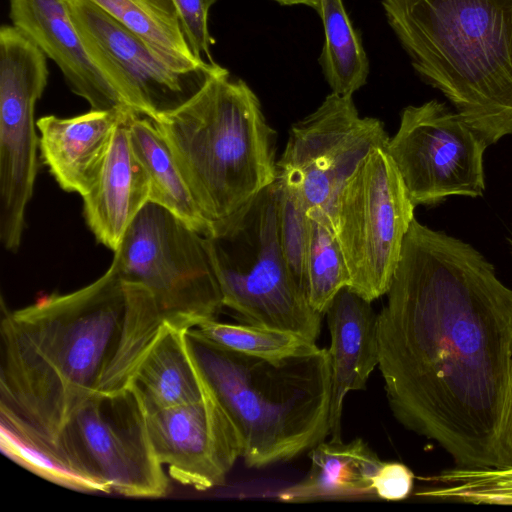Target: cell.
<instances>
[{
	"label": "cell",
	"mask_w": 512,
	"mask_h": 512,
	"mask_svg": "<svg viewBox=\"0 0 512 512\" xmlns=\"http://www.w3.org/2000/svg\"><path fill=\"white\" fill-rule=\"evenodd\" d=\"M500 454L504 468L512 466V371L507 409L500 434Z\"/></svg>",
	"instance_id": "cell-31"
},
{
	"label": "cell",
	"mask_w": 512,
	"mask_h": 512,
	"mask_svg": "<svg viewBox=\"0 0 512 512\" xmlns=\"http://www.w3.org/2000/svg\"><path fill=\"white\" fill-rule=\"evenodd\" d=\"M146 416L157 459L180 484L200 491L222 485L242 455L237 430L208 384L198 401Z\"/></svg>",
	"instance_id": "cell-14"
},
{
	"label": "cell",
	"mask_w": 512,
	"mask_h": 512,
	"mask_svg": "<svg viewBox=\"0 0 512 512\" xmlns=\"http://www.w3.org/2000/svg\"><path fill=\"white\" fill-rule=\"evenodd\" d=\"M111 264L124 282L146 288L175 326L196 328L224 307L207 238L155 203L129 225Z\"/></svg>",
	"instance_id": "cell-7"
},
{
	"label": "cell",
	"mask_w": 512,
	"mask_h": 512,
	"mask_svg": "<svg viewBox=\"0 0 512 512\" xmlns=\"http://www.w3.org/2000/svg\"><path fill=\"white\" fill-rule=\"evenodd\" d=\"M185 35L194 55L208 63H215L211 46L214 39L208 29V15L217 0H172Z\"/></svg>",
	"instance_id": "cell-29"
},
{
	"label": "cell",
	"mask_w": 512,
	"mask_h": 512,
	"mask_svg": "<svg viewBox=\"0 0 512 512\" xmlns=\"http://www.w3.org/2000/svg\"><path fill=\"white\" fill-rule=\"evenodd\" d=\"M390 137L377 118L360 117L352 96L331 92L320 106L294 123L278 174L300 190L309 210L330 215L343 185L375 150L385 149Z\"/></svg>",
	"instance_id": "cell-13"
},
{
	"label": "cell",
	"mask_w": 512,
	"mask_h": 512,
	"mask_svg": "<svg viewBox=\"0 0 512 512\" xmlns=\"http://www.w3.org/2000/svg\"><path fill=\"white\" fill-rule=\"evenodd\" d=\"M89 1L143 40L171 67L188 71L212 64L194 55L172 0Z\"/></svg>",
	"instance_id": "cell-22"
},
{
	"label": "cell",
	"mask_w": 512,
	"mask_h": 512,
	"mask_svg": "<svg viewBox=\"0 0 512 512\" xmlns=\"http://www.w3.org/2000/svg\"><path fill=\"white\" fill-rule=\"evenodd\" d=\"M129 134L133 151L150 180V202L167 209L190 228L209 237L212 226L196 205L154 121L132 113Z\"/></svg>",
	"instance_id": "cell-21"
},
{
	"label": "cell",
	"mask_w": 512,
	"mask_h": 512,
	"mask_svg": "<svg viewBox=\"0 0 512 512\" xmlns=\"http://www.w3.org/2000/svg\"><path fill=\"white\" fill-rule=\"evenodd\" d=\"M134 112L128 111L118 124L96 183L82 197L87 225L97 241L113 252L150 202V180L130 141L129 119Z\"/></svg>",
	"instance_id": "cell-18"
},
{
	"label": "cell",
	"mask_w": 512,
	"mask_h": 512,
	"mask_svg": "<svg viewBox=\"0 0 512 512\" xmlns=\"http://www.w3.org/2000/svg\"><path fill=\"white\" fill-rule=\"evenodd\" d=\"M187 330L164 322L137 365L129 385L145 410L181 406L204 396L207 383L189 352Z\"/></svg>",
	"instance_id": "cell-19"
},
{
	"label": "cell",
	"mask_w": 512,
	"mask_h": 512,
	"mask_svg": "<svg viewBox=\"0 0 512 512\" xmlns=\"http://www.w3.org/2000/svg\"><path fill=\"white\" fill-rule=\"evenodd\" d=\"M414 474L399 462H382L373 478L375 496L385 500H402L413 489Z\"/></svg>",
	"instance_id": "cell-30"
},
{
	"label": "cell",
	"mask_w": 512,
	"mask_h": 512,
	"mask_svg": "<svg viewBox=\"0 0 512 512\" xmlns=\"http://www.w3.org/2000/svg\"><path fill=\"white\" fill-rule=\"evenodd\" d=\"M324 29L319 62L333 93L352 96L365 85L369 61L342 0H321L318 11Z\"/></svg>",
	"instance_id": "cell-23"
},
{
	"label": "cell",
	"mask_w": 512,
	"mask_h": 512,
	"mask_svg": "<svg viewBox=\"0 0 512 512\" xmlns=\"http://www.w3.org/2000/svg\"><path fill=\"white\" fill-rule=\"evenodd\" d=\"M132 109L94 110L36 121L39 150L59 186L82 197L94 186L108 154L115 130Z\"/></svg>",
	"instance_id": "cell-17"
},
{
	"label": "cell",
	"mask_w": 512,
	"mask_h": 512,
	"mask_svg": "<svg viewBox=\"0 0 512 512\" xmlns=\"http://www.w3.org/2000/svg\"><path fill=\"white\" fill-rule=\"evenodd\" d=\"M302 481L278 493L286 502L375 496L373 478L383 461L362 439L321 441L311 449Z\"/></svg>",
	"instance_id": "cell-20"
},
{
	"label": "cell",
	"mask_w": 512,
	"mask_h": 512,
	"mask_svg": "<svg viewBox=\"0 0 512 512\" xmlns=\"http://www.w3.org/2000/svg\"><path fill=\"white\" fill-rule=\"evenodd\" d=\"M207 245L223 305L246 323L285 330L316 342L322 314L283 256L277 220V183L213 226Z\"/></svg>",
	"instance_id": "cell-6"
},
{
	"label": "cell",
	"mask_w": 512,
	"mask_h": 512,
	"mask_svg": "<svg viewBox=\"0 0 512 512\" xmlns=\"http://www.w3.org/2000/svg\"><path fill=\"white\" fill-rule=\"evenodd\" d=\"M54 457L96 492L158 498L168 490L144 404L130 385L83 402L62 427Z\"/></svg>",
	"instance_id": "cell-8"
},
{
	"label": "cell",
	"mask_w": 512,
	"mask_h": 512,
	"mask_svg": "<svg viewBox=\"0 0 512 512\" xmlns=\"http://www.w3.org/2000/svg\"><path fill=\"white\" fill-rule=\"evenodd\" d=\"M310 238L305 264V284L312 308L325 314L334 297L349 287L346 261L329 215L319 209L308 211Z\"/></svg>",
	"instance_id": "cell-24"
},
{
	"label": "cell",
	"mask_w": 512,
	"mask_h": 512,
	"mask_svg": "<svg viewBox=\"0 0 512 512\" xmlns=\"http://www.w3.org/2000/svg\"><path fill=\"white\" fill-rule=\"evenodd\" d=\"M189 352L231 419L247 467L263 468L311 450L329 435L331 370L327 349L278 359L221 347L196 328Z\"/></svg>",
	"instance_id": "cell-4"
},
{
	"label": "cell",
	"mask_w": 512,
	"mask_h": 512,
	"mask_svg": "<svg viewBox=\"0 0 512 512\" xmlns=\"http://www.w3.org/2000/svg\"><path fill=\"white\" fill-rule=\"evenodd\" d=\"M164 322L151 293L113 264L76 291L15 311L2 302L1 428L54 457L73 412L95 393L128 387Z\"/></svg>",
	"instance_id": "cell-2"
},
{
	"label": "cell",
	"mask_w": 512,
	"mask_h": 512,
	"mask_svg": "<svg viewBox=\"0 0 512 512\" xmlns=\"http://www.w3.org/2000/svg\"><path fill=\"white\" fill-rule=\"evenodd\" d=\"M84 46L122 102L152 120L178 110L213 76L217 63L182 71L171 67L143 40L89 0H68Z\"/></svg>",
	"instance_id": "cell-12"
},
{
	"label": "cell",
	"mask_w": 512,
	"mask_h": 512,
	"mask_svg": "<svg viewBox=\"0 0 512 512\" xmlns=\"http://www.w3.org/2000/svg\"><path fill=\"white\" fill-rule=\"evenodd\" d=\"M434 486L415 495L443 501L512 505V466L450 468L421 478Z\"/></svg>",
	"instance_id": "cell-25"
},
{
	"label": "cell",
	"mask_w": 512,
	"mask_h": 512,
	"mask_svg": "<svg viewBox=\"0 0 512 512\" xmlns=\"http://www.w3.org/2000/svg\"><path fill=\"white\" fill-rule=\"evenodd\" d=\"M420 78L488 145L512 135V0H382Z\"/></svg>",
	"instance_id": "cell-3"
},
{
	"label": "cell",
	"mask_w": 512,
	"mask_h": 512,
	"mask_svg": "<svg viewBox=\"0 0 512 512\" xmlns=\"http://www.w3.org/2000/svg\"><path fill=\"white\" fill-rule=\"evenodd\" d=\"M197 331L226 349L260 358L278 359L305 351L316 344L293 332L254 324H228L208 320Z\"/></svg>",
	"instance_id": "cell-26"
},
{
	"label": "cell",
	"mask_w": 512,
	"mask_h": 512,
	"mask_svg": "<svg viewBox=\"0 0 512 512\" xmlns=\"http://www.w3.org/2000/svg\"><path fill=\"white\" fill-rule=\"evenodd\" d=\"M273 1H276L277 3L281 4V5H286L288 4L291 0H273Z\"/></svg>",
	"instance_id": "cell-32"
},
{
	"label": "cell",
	"mask_w": 512,
	"mask_h": 512,
	"mask_svg": "<svg viewBox=\"0 0 512 512\" xmlns=\"http://www.w3.org/2000/svg\"><path fill=\"white\" fill-rule=\"evenodd\" d=\"M277 220L280 247L286 263L306 291L305 264L310 238V217L299 188L278 174Z\"/></svg>",
	"instance_id": "cell-27"
},
{
	"label": "cell",
	"mask_w": 512,
	"mask_h": 512,
	"mask_svg": "<svg viewBox=\"0 0 512 512\" xmlns=\"http://www.w3.org/2000/svg\"><path fill=\"white\" fill-rule=\"evenodd\" d=\"M9 7L13 26L59 67L71 91L84 98L91 109L129 108L90 58L68 0H9Z\"/></svg>",
	"instance_id": "cell-15"
},
{
	"label": "cell",
	"mask_w": 512,
	"mask_h": 512,
	"mask_svg": "<svg viewBox=\"0 0 512 512\" xmlns=\"http://www.w3.org/2000/svg\"><path fill=\"white\" fill-rule=\"evenodd\" d=\"M47 57L13 25L0 29V240L16 252L38 171L35 105L47 83Z\"/></svg>",
	"instance_id": "cell-10"
},
{
	"label": "cell",
	"mask_w": 512,
	"mask_h": 512,
	"mask_svg": "<svg viewBox=\"0 0 512 512\" xmlns=\"http://www.w3.org/2000/svg\"><path fill=\"white\" fill-rule=\"evenodd\" d=\"M378 313L390 410L460 468H504L512 290L466 242L415 218Z\"/></svg>",
	"instance_id": "cell-1"
},
{
	"label": "cell",
	"mask_w": 512,
	"mask_h": 512,
	"mask_svg": "<svg viewBox=\"0 0 512 512\" xmlns=\"http://www.w3.org/2000/svg\"><path fill=\"white\" fill-rule=\"evenodd\" d=\"M153 121L212 231L277 179L276 132L256 94L227 70Z\"/></svg>",
	"instance_id": "cell-5"
},
{
	"label": "cell",
	"mask_w": 512,
	"mask_h": 512,
	"mask_svg": "<svg viewBox=\"0 0 512 512\" xmlns=\"http://www.w3.org/2000/svg\"><path fill=\"white\" fill-rule=\"evenodd\" d=\"M484 138L457 112L430 100L408 106L385 148L412 203L436 204L450 196H482Z\"/></svg>",
	"instance_id": "cell-11"
},
{
	"label": "cell",
	"mask_w": 512,
	"mask_h": 512,
	"mask_svg": "<svg viewBox=\"0 0 512 512\" xmlns=\"http://www.w3.org/2000/svg\"><path fill=\"white\" fill-rule=\"evenodd\" d=\"M510 244H511V253H512V239L510 240Z\"/></svg>",
	"instance_id": "cell-33"
},
{
	"label": "cell",
	"mask_w": 512,
	"mask_h": 512,
	"mask_svg": "<svg viewBox=\"0 0 512 512\" xmlns=\"http://www.w3.org/2000/svg\"><path fill=\"white\" fill-rule=\"evenodd\" d=\"M0 443L4 453L33 473L58 485L81 491H95L93 486L59 460L20 440L9 431L0 429Z\"/></svg>",
	"instance_id": "cell-28"
},
{
	"label": "cell",
	"mask_w": 512,
	"mask_h": 512,
	"mask_svg": "<svg viewBox=\"0 0 512 512\" xmlns=\"http://www.w3.org/2000/svg\"><path fill=\"white\" fill-rule=\"evenodd\" d=\"M412 203L385 149L373 151L343 185L330 212L353 291L387 294L413 221Z\"/></svg>",
	"instance_id": "cell-9"
},
{
	"label": "cell",
	"mask_w": 512,
	"mask_h": 512,
	"mask_svg": "<svg viewBox=\"0 0 512 512\" xmlns=\"http://www.w3.org/2000/svg\"><path fill=\"white\" fill-rule=\"evenodd\" d=\"M371 301L349 287L334 297L327 311L331 370L330 431L341 439L343 402L351 391L363 390L379 365L378 314Z\"/></svg>",
	"instance_id": "cell-16"
}]
</instances>
